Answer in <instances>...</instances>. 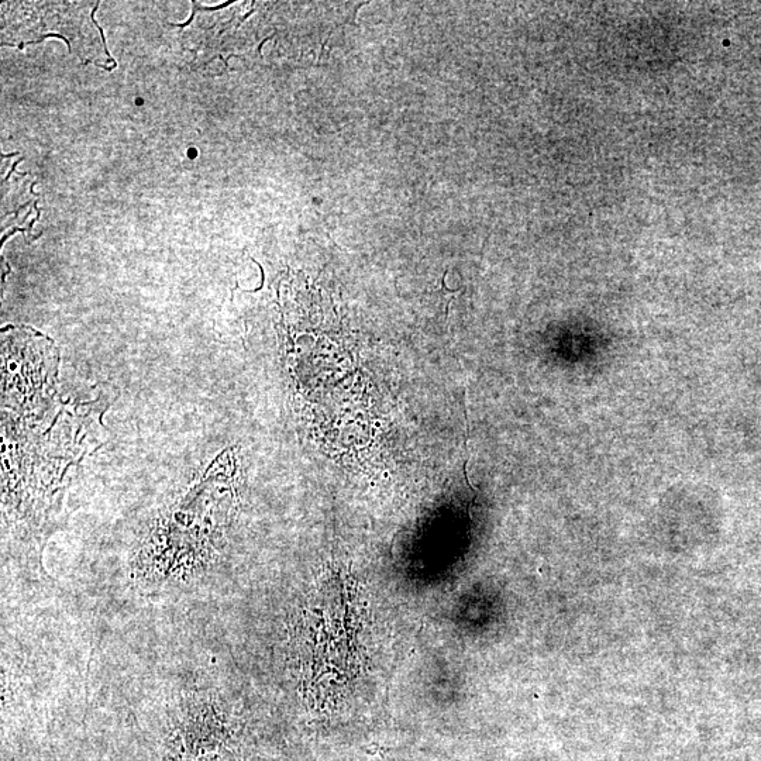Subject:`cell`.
<instances>
[{"label": "cell", "mask_w": 761, "mask_h": 761, "mask_svg": "<svg viewBox=\"0 0 761 761\" xmlns=\"http://www.w3.org/2000/svg\"><path fill=\"white\" fill-rule=\"evenodd\" d=\"M168 756V761H233L222 742L189 735L178 738Z\"/></svg>", "instance_id": "cell-1"}, {"label": "cell", "mask_w": 761, "mask_h": 761, "mask_svg": "<svg viewBox=\"0 0 761 761\" xmlns=\"http://www.w3.org/2000/svg\"><path fill=\"white\" fill-rule=\"evenodd\" d=\"M99 6H101V3L96 2V6H95V9H94V12H92V20H94V23L96 24V29H99V32H101L102 43H103V46H105V53L108 54V57L110 58V61H112V63H115V60H113L112 55H110V53H109L108 44H106L105 36H103V30L101 29V27H99V24H98V22H96V19H95V13H96V10H98ZM99 67L105 68V70H108V71H113L116 68V63L113 64L112 67H109V68L108 67H103V65H99Z\"/></svg>", "instance_id": "cell-2"}, {"label": "cell", "mask_w": 761, "mask_h": 761, "mask_svg": "<svg viewBox=\"0 0 761 761\" xmlns=\"http://www.w3.org/2000/svg\"><path fill=\"white\" fill-rule=\"evenodd\" d=\"M196 9H198V8H196V6H194V13H192V17H191V19L188 20V22H185V23H182V24L172 23L171 26H174V27H187V26H189V24L194 22V17H195Z\"/></svg>", "instance_id": "cell-3"}]
</instances>
